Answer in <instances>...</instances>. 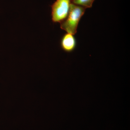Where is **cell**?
<instances>
[{
	"mask_svg": "<svg viewBox=\"0 0 130 130\" xmlns=\"http://www.w3.org/2000/svg\"><path fill=\"white\" fill-rule=\"evenodd\" d=\"M71 0H56L51 6V19L54 23H60L67 18L69 11Z\"/></svg>",
	"mask_w": 130,
	"mask_h": 130,
	"instance_id": "7a4b0ae2",
	"label": "cell"
},
{
	"mask_svg": "<svg viewBox=\"0 0 130 130\" xmlns=\"http://www.w3.org/2000/svg\"><path fill=\"white\" fill-rule=\"evenodd\" d=\"M95 0H71V3L81 6L85 8H90L92 7Z\"/></svg>",
	"mask_w": 130,
	"mask_h": 130,
	"instance_id": "277c9868",
	"label": "cell"
},
{
	"mask_svg": "<svg viewBox=\"0 0 130 130\" xmlns=\"http://www.w3.org/2000/svg\"><path fill=\"white\" fill-rule=\"evenodd\" d=\"M85 9L83 7L71 3L67 18L60 23L61 29L66 31L67 33L75 35L79 21L84 14Z\"/></svg>",
	"mask_w": 130,
	"mask_h": 130,
	"instance_id": "6da1fadb",
	"label": "cell"
},
{
	"mask_svg": "<svg viewBox=\"0 0 130 130\" xmlns=\"http://www.w3.org/2000/svg\"><path fill=\"white\" fill-rule=\"evenodd\" d=\"M60 44L63 51L67 53H71L74 51L76 46V38L73 35L66 33L61 38Z\"/></svg>",
	"mask_w": 130,
	"mask_h": 130,
	"instance_id": "3957f363",
	"label": "cell"
}]
</instances>
